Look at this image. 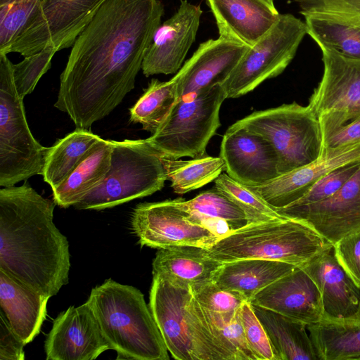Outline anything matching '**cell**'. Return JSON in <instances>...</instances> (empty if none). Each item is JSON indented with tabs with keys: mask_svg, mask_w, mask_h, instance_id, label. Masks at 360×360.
<instances>
[{
	"mask_svg": "<svg viewBox=\"0 0 360 360\" xmlns=\"http://www.w3.org/2000/svg\"><path fill=\"white\" fill-rule=\"evenodd\" d=\"M163 14L160 0H107L76 38L54 104L76 128L108 115L134 88Z\"/></svg>",
	"mask_w": 360,
	"mask_h": 360,
	"instance_id": "6da1fadb",
	"label": "cell"
},
{
	"mask_svg": "<svg viewBox=\"0 0 360 360\" xmlns=\"http://www.w3.org/2000/svg\"><path fill=\"white\" fill-rule=\"evenodd\" d=\"M54 200L27 182L0 189V270L49 297L68 283L69 243L53 223Z\"/></svg>",
	"mask_w": 360,
	"mask_h": 360,
	"instance_id": "7a4b0ae2",
	"label": "cell"
},
{
	"mask_svg": "<svg viewBox=\"0 0 360 360\" xmlns=\"http://www.w3.org/2000/svg\"><path fill=\"white\" fill-rule=\"evenodd\" d=\"M117 360H168V350L153 316L136 288L112 279L92 288L86 302Z\"/></svg>",
	"mask_w": 360,
	"mask_h": 360,
	"instance_id": "3957f363",
	"label": "cell"
},
{
	"mask_svg": "<svg viewBox=\"0 0 360 360\" xmlns=\"http://www.w3.org/2000/svg\"><path fill=\"white\" fill-rule=\"evenodd\" d=\"M149 307L177 360H236L212 333L191 288L153 276Z\"/></svg>",
	"mask_w": 360,
	"mask_h": 360,
	"instance_id": "277c9868",
	"label": "cell"
},
{
	"mask_svg": "<svg viewBox=\"0 0 360 360\" xmlns=\"http://www.w3.org/2000/svg\"><path fill=\"white\" fill-rule=\"evenodd\" d=\"M333 245L304 223L282 217L248 224L203 249L207 257L221 264L262 259L302 267Z\"/></svg>",
	"mask_w": 360,
	"mask_h": 360,
	"instance_id": "5b68a950",
	"label": "cell"
},
{
	"mask_svg": "<svg viewBox=\"0 0 360 360\" xmlns=\"http://www.w3.org/2000/svg\"><path fill=\"white\" fill-rule=\"evenodd\" d=\"M166 180L161 156L147 139L112 141L111 165L105 178L75 207H112L153 194Z\"/></svg>",
	"mask_w": 360,
	"mask_h": 360,
	"instance_id": "8992f818",
	"label": "cell"
},
{
	"mask_svg": "<svg viewBox=\"0 0 360 360\" xmlns=\"http://www.w3.org/2000/svg\"><path fill=\"white\" fill-rule=\"evenodd\" d=\"M13 63L0 53V186L8 187L43 174L49 148L32 136L18 94Z\"/></svg>",
	"mask_w": 360,
	"mask_h": 360,
	"instance_id": "52a82bcc",
	"label": "cell"
},
{
	"mask_svg": "<svg viewBox=\"0 0 360 360\" xmlns=\"http://www.w3.org/2000/svg\"><path fill=\"white\" fill-rule=\"evenodd\" d=\"M226 98L221 84L179 98L157 131L146 139L164 158L206 155L207 146L221 125L219 110Z\"/></svg>",
	"mask_w": 360,
	"mask_h": 360,
	"instance_id": "ba28073f",
	"label": "cell"
},
{
	"mask_svg": "<svg viewBox=\"0 0 360 360\" xmlns=\"http://www.w3.org/2000/svg\"><path fill=\"white\" fill-rule=\"evenodd\" d=\"M236 123L270 142L278 159L280 175L310 163L321 154L319 120L308 105L283 104L255 111Z\"/></svg>",
	"mask_w": 360,
	"mask_h": 360,
	"instance_id": "9c48e42d",
	"label": "cell"
},
{
	"mask_svg": "<svg viewBox=\"0 0 360 360\" xmlns=\"http://www.w3.org/2000/svg\"><path fill=\"white\" fill-rule=\"evenodd\" d=\"M305 22L292 14H281L276 22L243 56L222 84L226 98H236L281 74L294 58L304 36Z\"/></svg>",
	"mask_w": 360,
	"mask_h": 360,
	"instance_id": "30bf717a",
	"label": "cell"
},
{
	"mask_svg": "<svg viewBox=\"0 0 360 360\" xmlns=\"http://www.w3.org/2000/svg\"><path fill=\"white\" fill-rule=\"evenodd\" d=\"M107 0H42L10 53L24 57L46 48L72 47L76 38Z\"/></svg>",
	"mask_w": 360,
	"mask_h": 360,
	"instance_id": "8fae6325",
	"label": "cell"
},
{
	"mask_svg": "<svg viewBox=\"0 0 360 360\" xmlns=\"http://www.w3.org/2000/svg\"><path fill=\"white\" fill-rule=\"evenodd\" d=\"M132 229L142 246L164 249L178 246L207 248L219 238L195 222L180 198L139 204L131 217Z\"/></svg>",
	"mask_w": 360,
	"mask_h": 360,
	"instance_id": "7c38bea8",
	"label": "cell"
},
{
	"mask_svg": "<svg viewBox=\"0 0 360 360\" xmlns=\"http://www.w3.org/2000/svg\"><path fill=\"white\" fill-rule=\"evenodd\" d=\"M283 217L302 221L334 245L360 230V168L335 194L302 205L276 210Z\"/></svg>",
	"mask_w": 360,
	"mask_h": 360,
	"instance_id": "4fadbf2b",
	"label": "cell"
},
{
	"mask_svg": "<svg viewBox=\"0 0 360 360\" xmlns=\"http://www.w3.org/2000/svg\"><path fill=\"white\" fill-rule=\"evenodd\" d=\"M219 156L226 174L248 187L265 184L280 176L278 159L270 142L236 122L222 138Z\"/></svg>",
	"mask_w": 360,
	"mask_h": 360,
	"instance_id": "5bb4252c",
	"label": "cell"
},
{
	"mask_svg": "<svg viewBox=\"0 0 360 360\" xmlns=\"http://www.w3.org/2000/svg\"><path fill=\"white\" fill-rule=\"evenodd\" d=\"M108 349L109 346L86 302L59 314L44 342L46 360H94Z\"/></svg>",
	"mask_w": 360,
	"mask_h": 360,
	"instance_id": "9a60e30c",
	"label": "cell"
},
{
	"mask_svg": "<svg viewBox=\"0 0 360 360\" xmlns=\"http://www.w3.org/2000/svg\"><path fill=\"white\" fill-rule=\"evenodd\" d=\"M202 13L200 6L181 0L176 12L154 34L142 63L146 77L174 74L180 70L195 41Z\"/></svg>",
	"mask_w": 360,
	"mask_h": 360,
	"instance_id": "2e32d148",
	"label": "cell"
},
{
	"mask_svg": "<svg viewBox=\"0 0 360 360\" xmlns=\"http://www.w3.org/2000/svg\"><path fill=\"white\" fill-rule=\"evenodd\" d=\"M360 160V142L323 148L315 160L269 182L249 187L274 209L285 207L300 199L319 180L330 171Z\"/></svg>",
	"mask_w": 360,
	"mask_h": 360,
	"instance_id": "e0dca14e",
	"label": "cell"
},
{
	"mask_svg": "<svg viewBox=\"0 0 360 360\" xmlns=\"http://www.w3.org/2000/svg\"><path fill=\"white\" fill-rule=\"evenodd\" d=\"M250 47L219 37L200 44L174 77L178 99L223 84Z\"/></svg>",
	"mask_w": 360,
	"mask_h": 360,
	"instance_id": "ac0fdd59",
	"label": "cell"
},
{
	"mask_svg": "<svg viewBox=\"0 0 360 360\" xmlns=\"http://www.w3.org/2000/svg\"><path fill=\"white\" fill-rule=\"evenodd\" d=\"M250 304L263 307L307 326L324 318L319 289L301 267L278 278L257 293Z\"/></svg>",
	"mask_w": 360,
	"mask_h": 360,
	"instance_id": "d6986e66",
	"label": "cell"
},
{
	"mask_svg": "<svg viewBox=\"0 0 360 360\" xmlns=\"http://www.w3.org/2000/svg\"><path fill=\"white\" fill-rule=\"evenodd\" d=\"M321 295L323 319H352L360 304V286L335 257L333 245L302 266Z\"/></svg>",
	"mask_w": 360,
	"mask_h": 360,
	"instance_id": "ffe728a7",
	"label": "cell"
},
{
	"mask_svg": "<svg viewBox=\"0 0 360 360\" xmlns=\"http://www.w3.org/2000/svg\"><path fill=\"white\" fill-rule=\"evenodd\" d=\"M219 37L253 46L278 20L280 13L268 0H205Z\"/></svg>",
	"mask_w": 360,
	"mask_h": 360,
	"instance_id": "44dd1931",
	"label": "cell"
},
{
	"mask_svg": "<svg viewBox=\"0 0 360 360\" xmlns=\"http://www.w3.org/2000/svg\"><path fill=\"white\" fill-rule=\"evenodd\" d=\"M323 74L308 106L317 117L344 110L360 98V59L321 48Z\"/></svg>",
	"mask_w": 360,
	"mask_h": 360,
	"instance_id": "7402d4cb",
	"label": "cell"
},
{
	"mask_svg": "<svg viewBox=\"0 0 360 360\" xmlns=\"http://www.w3.org/2000/svg\"><path fill=\"white\" fill-rule=\"evenodd\" d=\"M50 297L37 292L0 270V306L13 330L25 345L41 331Z\"/></svg>",
	"mask_w": 360,
	"mask_h": 360,
	"instance_id": "603a6c76",
	"label": "cell"
},
{
	"mask_svg": "<svg viewBox=\"0 0 360 360\" xmlns=\"http://www.w3.org/2000/svg\"><path fill=\"white\" fill-rule=\"evenodd\" d=\"M152 264L153 276L193 289L212 281L221 263L207 257L202 248L178 246L159 249Z\"/></svg>",
	"mask_w": 360,
	"mask_h": 360,
	"instance_id": "cb8c5ba5",
	"label": "cell"
},
{
	"mask_svg": "<svg viewBox=\"0 0 360 360\" xmlns=\"http://www.w3.org/2000/svg\"><path fill=\"white\" fill-rule=\"evenodd\" d=\"M297 266L275 260L244 259L221 264L212 282L250 303L254 296Z\"/></svg>",
	"mask_w": 360,
	"mask_h": 360,
	"instance_id": "d4e9b609",
	"label": "cell"
},
{
	"mask_svg": "<svg viewBox=\"0 0 360 360\" xmlns=\"http://www.w3.org/2000/svg\"><path fill=\"white\" fill-rule=\"evenodd\" d=\"M112 141L101 139L58 187L53 189L56 204L67 208L75 206L101 184L111 165Z\"/></svg>",
	"mask_w": 360,
	"mask_h": 360,
	"instance_id": "484cf974",
	"label": "cell"
},
{
	"mask_svg": "<svg viewBox=\"0 0 360 360\" xmlns=\"http://www.w3.org/2000/svg\"><path fill=\"white\" fill-rule=\"evenodd\" d=\"M278 360H319L307 325L276 311L252 305Z\"/></svg>",
	"mask_w": 360,
	"mask_h": 360,
	"instance_id": "4316f807",
	"label": "cell"
},
{
	"mask_svg": "<svg viewBox=\"0 0 360 360\" xmlns=\"http://www.w3.org/2000/svg\"><path fill=\"white\" fill-rule=\"evenodd\" d=\"M180 202L195 222L210 229L219 238L248 224L244 211L215 186L189 200L180 198Z\"/></svg>",
	"mask_w": 360,
	"mask_h": 360,
	"instance_id": "83f0119b",
	"label": "cell"
},
{
	"mask_svg": "<svg viewBox=\"0 0 360 360\" xmlns=\"http://www.w3.org/2000/svg\"><path fill=\"white\" fill-rule=\"evenodd\" d=\"M307 328L319 360H360V321L323 319Z\"/></svg>",
	"mask_w": 360,
	"mask_h": 360,
	"instance_id": "f1b7e54d",
	"label": "cell"
},
{
	"mask_svg": "<svg viewBox=\"0 0 360 360\" xmlns=\"http://www.w3.org/2000/svg\"><path fill=\"white\" fill-rule=\"evenodd\" d=\"M101 138L81 128L58 140L50 147L42 176L53 189L61 184Z\"/></svg>",
	"mask_w": 360,
	"mask_h": 360,
	"instance_id": "f546056e",
	"label": "cell"
},
{
	"mask_svg": "<svg viewBox=\"0 0 360 360\" xmlns=\"http://www.w3.org/2000/svg\"><path fill=\"white\" fill-rule=\"evenodd\" d=\"M161 158L167 179L177 194L200 188L215 180L225 171V164L220 156L205 155L188 160L162 156Z\"/></svg>",
	"mask_w": 360,
	"mask_h": 360,
	"instance_id": "4dcf8cb0",
	"label": "cell"
},
{
	"mask_svg": "<svg viewBox=\"0 0 360 360\" xmlns=\"http://www.w3.org/2000/svg\"><path fill=\"white\" fill-rule=\"evenodd\" d=\"M304 17L307 34L320 49H329L345 57L360 59V28L329 17Z\"/></svg>",
	"mask_w": 360,
	"mask_h": 360,
	"instance_id": "1f68e13d",
	"label": "cell"
},
{
	"mask_svg": "<svg viewBox=\"0 0 360 360\" xmlns=\"http://www.w3.org/2000/svg\"><path fill=\"white\" fill-rule=\"evenodd\" d=\"M178 100L177 80L153 79L143 95L130 108V121L139 123L144 130L155 133Z\"/></svg>",
	"mask_w": 360,
	"mask_h": 360,
	"instance_id": "d6a6232c",
	"label": "cell"
},
{
	"mask_svg": "<svg viewBox=\"0 0 360 360\" xmlns=\"http://www.w3.org/2000/svg\"><path fill=\"white\" fill-rule=\"evenodd\" d=\"M42 0H0V53L10 50L36 15Z\"/></svg>",
	"mask_w": 360,
	"mask_h": 360,
	"instance_id": "836d02e7",
	"label": "cell"
},
{
	"mask_svg": "<svg viewBox=\"0 0 360 360\" xmlns=\"http://www.w3.org/2000/svg\"><path fill=\"white\" fill-rule=\"evenodd\" d=\"M214 186L244 211L248 224L283 217L249 187L235 181L226 173L222 172L214 180Z\"/></svg>",
	"mask_w": 360,
	"mask_h": 360,
	"instance_id": "e575fe53",
	"label": "cell"
},
{
	"mask_svg": "<svg viewBox=\"0 0 360 360\" xmlns=\"http://www.w3.org/2000/svg\"><path fill=\"white\" fill-rule=\"evenodd\" d=\"M57 51L46 48L13 63V76L18 94L22 98L31 94L40 78L51 68V60Z\"/></svg>",
	"mask_w": 360,
	"mask_h": 360,
	"instance_id": "d590c367",
	"label": "cell"
},
{
	"mask_svg": "<svg viewBox=\"0 0 360 360\" xmlns=\"http://www.w3.org/2000/svg\"><path fill=\"white\" fill-rule=\"evenodd\" d=\"M239 318L248 345L256 360H278L270 339L250 302H245L241 305Z\"/></svg>",
	"mask_w": 360,
	"mask_h": 360,
	"instance_id": "8d00e7d4",
	"label": "cell"
},
{
	"mask_svg": "<svg viewBox=\"0 0 360 360\" xmlns=\"http://www.w3.org/2000/svg\"><path fill=\"white\" fill-rule=\"evenodd\" d=\"M300 13L337 19L360 28V0H293Z\"/></svg>",
	"mask_w": 360,
	"mask_h": 360,
	"instance_id": "74e56055",
	"label": "cell"
},
{
	"mask_svg": "<svg viewBox=\"0 0 360 360\" xmlns=\"http://www.w3.org/2000/svg\"><path fill=\"white\" fill-rule=\"evenodd\" d=\"M191 290L203 309L223 315L237 314L243 302H247L240 295L222 289L212 281Z\"/></svg>",
	"mask_w": 360,
	"mask_h": 360,
	"instance_id": "f35d334b",
	"label": "cell"
},
{
	"mask_svg": "<svg viewBox=\"0 0 360 360\" xmlns=\"http://www.w3.org/2000/svg\"><path fill=\"white\" fill-rule=\"evenodd\" d=\"M359 168L360 160L343 165L330 171L319 180L300 199L290 205H307L329 198L338 191Z\"/></svg>",
	"mask_w": 360,
	"mask_h": 360,
	"instance_id": "ab89813d",
	"label": "cell"
},
{
	"mask_svg": "<svg viewBox=\"0 0 360 360\" xmlns=\"http://www.w3.org/2000/svg\"><path fill=\"white\" fill-rule=\"evenodd\" d=\"M333 249L340 264L360 286V230L340 239Z\"/></svg>",
	"mask_w": 360,
	"mask_h": 360,
	"instance_id": "60d3db41",
	"label": "cell"
},
{
	"mask_svg": "<svg viewBox=\"0 0 360 360\" xmlns=\"http://www.w3.org/2000/svg\"><path fill=\"white\" fill-rule=\"evenodd\" d=\"M25 344L13 332L5 315L0 314V360H23Z\"/></svg>",
	"mask_w": 360,
	"mask_h": 360,
	"instance_id": "b9f144b4",
	"label": "cell"
},
{
	"mask_svg": "<svg viewBox=\"0 0 360 360\" xmlns=\"http://www.w3.org/2000/svg\"><path fill=\"white\" fill-rule=\"evenodd\" d=\"M360 142V115L344 124L323 139V148Z\"/></svg>",
	"mask_w": 360,
	"mask_h": 360,
	"instance_id": "7bdbcfd3",
	"label": "cell"
},
{
	"mask_svg": "<svg viewBox=\"0 0 360 360\" xmlns=\"http://www.w3.org/2000/svg\"><path fill=\"white\" fill-rule=\"evenodd\" d=\"M360 115V98L349 108L338 112H329L318 117L323 139L333 131Z\"/></svg>",
	"mask_w": 360,
	"mask_h": 360,
	"instance_id": "ee69618b",
	"label": "cell"
},
{
	"mask_svg": "<svg viewBox=\"0 0 360 360\" xmlns=\"http://www.w3.org/2000/svg\"><path fill=\"white\" fill-rule=\"evenodd\" d=\"M353 319H355V320H359L360 321V304H359V309H358V311H357V313L356 314V315L354 316V318H352Z\"/></svg>",
	"mask_w": 360,
	"mask_h": 360,
	"instance_id": "f6af8a7d",
	"label": "cell"
},
{
	"mask_svg": "<svg viewBox=\"0 0 360 360\" xmlns=\"http://www.w3.org/2000/svg\"><path fill=\"white\" fill-rule=\"evenodd\" d=\"M268 1H271V2H273V3H274V0H268Z\"/></svg>",
	"mask_w": 360,
	"mask_h": 360,
	"instance_id": "bcb514c9",
	"label": "cell"
}]
</instances>
